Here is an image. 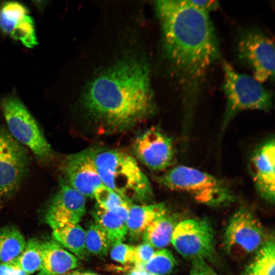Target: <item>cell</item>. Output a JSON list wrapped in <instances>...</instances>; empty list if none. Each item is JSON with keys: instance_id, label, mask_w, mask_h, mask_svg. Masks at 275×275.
<instances>
[{"instance_id": "cell-22", "label": "cell", "mask_w": 275, "mask_h": 275, "mask_svg": "<svg viewBox=\"0 0 275 275\" xmlns=\"http://www.w3.org/2000/svg\"><path fill=\"white\" fill-rule=\"evenodd\" d=\"M274 240L269 238L255 253L242 275H274Z\"/></svg>"}, {"instance_id": "cell-26", "label": "cell", "mask_w": 275, "mask_h": 275, "mask_svg": "<svg viewBox=\"0 0 275 275\" xmlns=\"http://www.w3.org/2000/svg\"><path fill=\"white\" fill-rule=\"evenodd\" d=\"M94 198L96 200V204L99 207L106 210L115 208L127 203L131 204L103 184L96 190Z\"/></svg>"}, {"instance_id": "cell-28", "label": "cell", "mask_w": 275, "mask_h": 275, "mask_svg": "<svg viewBox=\"0 0 275 275\" xmlns=\"http://www.w3.org/2000/svg\"><path fill=\"white\" fill-rule=\"evenodd\" d=\"M154 252L153 248L145 242L134 246V267L143 266L147 263Z\"/></svg>"}, {"instance_id": "cell-18", "label": "cell", "mask_w": 275, "mask_h": 275, "mask_svg": "<svg viewBox=\"0 0 275 275\" xmlns=\"http://www.w3.org/2000/svg\"><path fill=\"white\" fill-rule=\"evenodd\" d=\"M168 211L165 205L157 203L149 205L130 204L127 217V235L132 240L142 237L151 223Z\"/></svg>"}, {"instance_id": "cell-30", "label": "cell", "mask_w": 275, "mask_h": 275, "mask_svg": "<svg viewBox=\"0 0 275 275\" xmlns=\"http://www.w3.org/2000/svg\"><path fill=\"white\" fill-rule=\"evenodd\" d=\"M190 6L204 12L209 13L217 9L219 4L215 0H186Z\"/></svg>"}, {"instance_id": "cell-13", "label": "cell", "mask_w": 275, "mask_h": 275, "mask_svg": "<svg viewBox=\"0 0 275 275\" xmlns=\"http://www.w3.org/2000/svg\"><path fill=\"white\" fill-rule=\"evenodd\" d=\"M62 168L66 182L85 197L94 198L96 190L103 185L92 148L67 156Z\"/></svg>"}, {"instance_id": "cell-32", "label": "cell", "mask_w": 275, "mask_h": 275, "mask_svg": "<svg viewBox=\"0 0 275 275\" xmlns=\"http://www.w3.org/2000/svg\"><path fill=\"white\" fill-rule=\"evenodd\" d=\"M124 275H157L144 270L132 269Z\"/></svg>"}, {"instance_id": "cell-10", "label": "cell", "mask_w": 275, "mask_h": 275, "mask_svg": "<svg viewBox=\"0 0 275 275\" xmlns=\"http://www.w3.org/2000/svg\"><path fill=\"white\" fill-rule=\"evenodd\" d=\"M175 249L191 260L211 256L213 253L214 231L206 219H187L178 222L171 241Z\"/></svg>"}, {"instance_id": "cell-11", "label": "cell", "mask_w": 275, "mask_h": 275, "mask_svg": "<svg viewBox=\"0 0 275 275\" xmlns=\"http://www.w3.org/2000/svg\"><path fill=\"white\" fill-rule=\"evenodd\" d=\"M85 197L60 177L58 187L45 208L44 218L52 229L78 224L86 213Z\"/></svg>"}, {"instance_id": "cell-8", "label": "cell", "mask_w": 275, "mask_h": 275, "mask_svg": "<svg viewBox=\"0 0 275 275\" xmlns=\"http://www.w3.org/2000/svg\"><path fill=\"white\" fill-rule=\"evenodd\" d=\"M268 239L254 213L242 207L231 217L224 233L223 243L230 255L245 257L256 253Z\"/></svg>"}, {"instance_id": "cell-19", "label": "cell", "mask_w": 275, "mask_h": 275, "mask_svg": "<svg viewBox=\"0 0 275 275\" xmlns=\"http://www.w3.org/2000/svg\"><path fill=\"white\" fill-rule=\"evenodd\" d=\"M178 223L175 216L168 211L154 220L145 231L142 236L143 242L153 248L163 249L171 242Z\"/></svg>"}, {"instance_id": "cell-33", "label": "cell", "mask_w": 275, "mask_h": 275, "mask_svg": "<svg viewBox=\"0 0 275 275\" xmlns=\"http://www.w3.org/2000/svg\"><path fill=\"white\" fill-rule=\"evenodd\" d=\"M63 275H98V274H96L95 273L91 272H88V271L85 272V271L75 270L71 272H68Z\"/></svg>"}, {"instance_id": "cell-9", "label": "cell", "mask_w": 275, "mask_h": 275, "mask_svg": "<svg viewBox=\"0 0 275 275\" xmlns=\"http://www.w3.org/2000/svg\"><path fill=\"white\" fill-rule=\"evenodd\" d=\"M29 165L25 148L8 129L0 127V198L10 197L18 190Z\"/></svg>"}, {"instance_id": "cell-24", "label": "cell", "mask_w": 275, "mask_h": 275, "mask_svg": "<svg viewBox=\"0 0 275 275\" xmlns=\"http://www.w3.org/2000/svg\"><path fill=\"white\" fill-rule=\"evenodd\" d=\"M85 231V245L87 252L97 256L106 255L112 246L102 227L94 222L90 224Z\"/></svg>"}, {"instance_id": "cell-12", "label": "cell", "mask_w": 275, "mask_h": 275, "mask_svg": "<svg viewBox=\"0 0 275 275\" xmlns=\"http://www.w3.org/2000/svg\"><path fill=\"white\" fill-rule=\"evenodd\" d=\"M137 158L154 171H161L171 166L175 158L171 139L156 128L149 129L137 136L133 144Z\"/></svg>"}, {"instance_id": "cell-7", "label": "cell", "mask_w": 275, "mask_h": 275, "mask_svg": "<svg viewBox=\"0 0 275 275\" xmlns=\"http://www.w3.org/2000/svg\"><path fill=\"white\" fill-rule=\"evenodd\" d=\"M236 50L254 78L261 83L273 80L274 45L270 37L258 29H244L237 37Z\"/></svg>"}, {"instance_id": "cell-3", "label": "cell", "mask_w": 275, "mask_h": 275, "mask_svg": "<svg viewBox=\"0 0 275 275\" xmlns=\"http://www.w3.org/2000/svg\"><path fill=\"white\" fill-rule=\"evenodd\" d=\"M93 160L104 185L128 202H145L153 196L151 184L136 160L117 149H93Z\"/></svg>"}, {"instance_id": "cell-34", "label": "cell", "mask_w": 275, "mask_h": 275, "mask_svg": "<svg viewBox=\"0 0 275 275\" xmlns=\"http://www.w3.org/2000/svg\"><path fill=\"white\" fill-rule=\"evenodd\" d=\"M1 206H0V210H1Z\"/></svg>"}, {"instance_id": "cell-4", "label": "cell", "mask_w": 275, "mask_h": 275, "mask_svg": "<svg viewBox=\"0 0 275 275\" xmlns=\"http://www.w3.org/2000/svg\"><path fill=\"white\" fill-rule=\"evenodd\" d=\"M157 180L169 189L187 194L198 202L210 207L227 205L234 200L233 192L223 180L190 167H175Z\"/></svg>"}, {"instance_id": "cell-6", "label": "cell", "mask_w": 275, "mask_h": 275, "mask_svg": "<svg viewBox=\"0 0 275 275\" xmlns=\"http://www.w3.org/2000/svg\"><path fill=\"white\" fill-rule=\"evenodd\" d=\"M1 107L12 136L29 148L39 159H49L52 153L51 146L23 102L14 95H8L2 98Z\"/></svg>"}, {"instance_id": "cell-20", "label": "cell", "mask_w": 275, "mask_h": 275, "mask_svg": "<svg viewBox=\"0 0 275 275\" xmlns=\"http://www.w3.org/2000/svg\"><path fill=\"white\" fill-rule=\"evenodd\" d=\"M52 235L56 241L78 259L87 258L86 231L78 224H67L52 229Z\"/></svg>"}, {"instance_id": "cell-15", "label": "cell", "mask_w": 275, "mask_h": 275, "mask_svg": "<svg viewBox=\"0 0 275 275\" xmlns=\"http://www.w3.org/2000/svg\"><path fill=\"white\" fill-rule=\"evenodd\" d=\"M0 29L26 47L38 44L34 20L27 7L19 2L9 1L1 5Z\"/></svg>"}, {"instance_id": "cell-14", "label": "cell", "mask_w": 275, "mask_h": 275, "mask_svg": "<svg viewBox=\"0 0 275 275\" xmlns=\"http://www.w3.org/2000/svg\"><path fill=\"white\" fill-rule=\"evenodd\" d=\"M270 138L260 145L250 160L252 179L259 195L267 202L273 203L275 188V145Z\"/></svg>"}, {"instance_id": "cell-27", "label": "cell", "mask_w": 275, "mask_h": 275, "mask_svg": "<svg viewBox=\"0 0 275 275\" xmlns=\"http://www.w3.org/2000/svg\"><path fill=\"white\" fill-rule=\"evenodd\" d=\"M111 258L122 264H133L134 246L123 242L116 244L111 248Z\"/></svg>"}, {"instance_id": "cell-23", "label": "cell", "mask_w": 275, "mask_h": 275, "mask_svg": "<svg viewBox=\"0 0 275 275\" xmlns=\"http://www.w3.org/2000/svg\"><path fill=\"white\" fill-rule=\"evenodd\" d=\"M43 250V241L35 238L29 239L20 256L13 264L28 275L39 270Z\"/></svg>"}, {"instance_id": "cell-16", "label": "cell", "mask_w": 275, "mask_h": 275, "mask_svg": "<svg viewBox=\"0 0 275 275\" xmlns=\"http://www.w3.org/2000/svg\"><path fill=\"white\" fill-rule=\"evenodd\" d=\"M79 265V259L54 239L43 241L42 262L38 275H63Z\"/></svg>"}, {"instance_id": "cell-1", "label": "cell", "mask_w": 275, "mask_h": 275, "mask_svg": "<svg viewBox=\"0 0 275 275\" xmlns=\"http://www.w3.org/2000/svg\"><path fill=\"white\" fill-rule=\"evenodd\" d=\"M155 7L164 58L181 94L186 124L210 68L220 58L218 38L209 13L186 0L158 1Z\"/></svg>"}, {"instance_id": "cell-25", "label": "cell", "mask_w": 275, "mask_h": 275, "mask_svg": "<svg viewBox=\"0 0 275 275\" xmlns=\"http://www.w3.org/2000/svg\"><path fill=\"white\" fill-rule=\"evenodd\" d=\"M176 259L167 249H162L155 252L150 260L143 266L134 269L144 270L157 275H164L171 272L176 265Z\"/></svg>"}, {"instance_id": "cell-5", "label": "cell", "mask_w": 275, "mask_h": 275, "mask_svg": "<svg viewBox=\"0 0 275 275\" xmlns=\"http://www.w3.org/2000/svg\"><path fill=\"white\" fill-rule=\"evenodd\" d=\"M223 89L226 98L223 129L238 113L245 110L267 112L273 106V93L253 77L238 72L228 62L223 63Z\"/></svg>"}, {"instance_id": "cell-29", "label": "cell", "mask_w": 275, "mask_h": 275, "mask_svg": "<svg viewBox=\"0 0 275 275\" xmlns=\"http://www.w3.org/2000/svg\"><path fill=\"white\" fill-rule=\"evenodd\" d=\"M189 275H218L215 271L202 258L191 260Z\"/></svg>"}, {"instance_id": "cell-17", "label": "cell", "mask_w": 275, "mask_h": 275, "mask_svg": "<svg viewBox=\"0 0 275 275\" xmlns=\"http://www.w3.org/2000/svg\"><path fill=\"white\" fill-rule=\"evenodd\" d=\"M127 203L112 209H104L96 204L92 211L95 222L107 234L111 246L123 242L127 235V217L130 205ZM111 246V247H112Z\"/></svg>"}, {"instance_id": "cell-2", "label": "cell", "mask_w": 275, "mask_h": 275, "mask_svg": "<svg viewBox=\"0 0 275 275\" xmlns=\"http://www.w3.org/2000/svg\"><path fill=\"white\" fill-rule=\"evenodd\" d=\"M82 105L103 132H121L141 122L154 108L147 66L126 59L102 71L88 85Z\"/></svg>"}, {"instance_id": "cell-31", "label": "cell", "mask_w": 275, "mask_h": 275, "mask_svg": "<svg viewBox=\"0 0 275 275\" xmlns=\"http://www.w3.org/2000/svg\"><path fill=\"white\" fill-rule=\"evenodd\" d=\"M0 275H28L18 266L11 264H0Z\"/></svg>"}, {"instance_id": "cell-21", "label": "cell", "mask_w": 275, "mask_h": 275, "mask_svg": "<svg viewBox=\"0 0 275 275\" xmlns=\"http://www.w3.org/2000/svg\"><path fill=\"white\" fill-rule=\"evenodd\" d=\"M26 241L15 226L0 228V264H13L24 250Z\"/></svg>"}]
</instances>
